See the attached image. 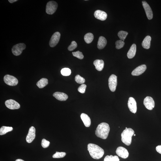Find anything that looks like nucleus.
Segmentation results:
<instances>
[{"label": "nucleus", "instance_id": "obj_1", "mask_svg": "<svg viewBox=\"0 0 161 161\" xmlns=\"http://www.w3.org/2000/svg\"><path fill=\"white\" fill-rule=\"evenodd\" d=\"M87 149L90 155L94 159H100L104 154L103 149L94 144L89 143L87 145Z\"/></svg>", "mask_w": 161, "mask_h": 161}, {"label": "nucleus", "instance_id": "obj_2", "mask_svg": "<svg viewBox=\"0 0 161 161\" xmlns=\"http://www.w3.org/2000/svg\"><path fill=\"white\" fill-rule=\"evenodd\" d=\"M110 127L108 124L103 122L99 124L95 131L97 136L101 138L106 139L108 136Z\"/></svg>", "mask_w": 161, "mask_h": 161}, {"label": "nucleus", "instance_id": "obj_3", "mask_svg": "<svg viewBox=\"0 0 161 161\" xmlns=\"http://www.w3.org/2000/svg\"><path fill=\"white\" fill-rule=\"evenodd\" d=\"M134 133V131L132 128L125 129L121 134L122 142L126 145L130 146L132 142V137Z\"/></svg>", "mask_w": 161, "mask_h": 161}, {"label": "nucleus", "instance_id": "obj_4", "mask_svg": "<svg viewBox=\"0 0 161 161\" xmlns=\"http://www.w3.org/2000/svg\"><path fill=\"white\" fill-rule=\"evenodd\" d=\"M58 6V4L56 2L53 1L49 2L46 6V13L48 14H53L56 11Z\"/></svg>", "mask_w": 161, "mask_h": 161}, {"label": "nucleus", "instance_id": "obj_5", "mask_svg": "<svg viewBox=\"0 0 161 161\" xmlns=\"http://www.w3.org/2000/svg\"><path fill=\"white\" fill-rule=\"evenodd\" d=\"M26 46L23 43H20L14 45L12 48V52L15 55H20L22 53L23 51L25 50Z\"/></svg>", "mask_w": 161, "mask_h": 161}, {"label": "nucleus", "instance_id": "obj_6", "mask_svg": "<svg viewBox=\"0 0 161 161\" xmlns=\"http://www.w3.org/2000/svg\"><path fill=\"white\" fill-rule=\"evenodd\" d=\"M4 80L6 84L10 86H16L18 83V79L16 77L9 75H5Z\"/></svg>", "mask_w": 161, "mask_h": 161}, {"label": "nucleus", "instance_id": "obj_7", "mask_svg": "<svg viewBox=\"0 0 161 161\" xmlns=\"http://www.w3.org/2000/svg\"><path fill=\"white\" fill-rule=\"evenodd\" d=\"M108 82L109 89L111 91L115 92L117 84V76L115 75H112L109 77Z\"/></svg>", "mask_w": 161, "mask_h": 161}, {"label": "nucleus", "instance_id": "obj_8", "mask_svg": "<svg viewBox=\"0 0 161 161\" xmlns=\"http://www.w3.org/2000/svg\"><path fill=\"white\" fill-rule=\"evenodd\" d=\"M60 36L61 34L59 32H55L53 34L51 38L49 43V46L52 48L56 46L59 42Z\"/></svg>", "mask_w": 161, "mask_h": 161}, {"label": "nucleus", "instance_id": "obj_9", "mask_svg": "<svg viewBox=\"0 0 161 161\" xmlns=\"http://www.w3.org/2000/svg\"><path fill=\"white\" fill-rule=\"evenodd\" d=\"M143 104L146 108L149 110H152L155 106V103L153 98L150 96H147L145 98Z\"/></svg>", "mask_w": 161, "mask_h": 161}, {"label": "nucleus", "instance_id": "obj_10", "mask_svg": "<svg viewBox=\"0 0 161 161\" xmlns=\"http://www.w3.org/2000/svg\"><path fill=\"white\" fill-rule=\"evenodd\" d=\"M5 104L8 108L11 109H18L20 108V105L19 103L13 99L6 101Z\"/></svg>", "mask_w": 161, "mask_h": 161}, {"label": "nucleus", "instance_id": "obj_11", "mask_svg": "<svg viewBox=\"0 0 161 161\" xmlns=\"http://www.w3.org/2000/svg\"><path fill=\"white\" fill-rule=\"evenodd\" d=\"M128 108L132 113H136L137 110V103L134 98L130 97L129 99L128 103Z\"/></svg>", "mask_w": 161, "mask_h": 161}, {"label": "nucleus", "instance_id": "obj_12", "mask_svg": "<svg viewBox=\"0 0 161 161\" xmlns=\"http://www.w3.org/2000/svg\"><path fill=\"white\" fill-rule=\"evenodd\" d=\"M116 152L120 157L124 159L127 158L129 156L128 150L125 148L123 147H118L116 151Z\"/></svg>", "mask_w": 161, "mask_h": 161}, {"label": "nucleus", "instance_id": "obj_13", "mask_svg": "<svg viewBox=\"0 0 161 161\" xmlns=\"http://www.w3.org/2000/svg\"><path fill=\"white\" fill-rule=\"evenodd\" d=\"M142 3L148 19L149 20H151L153 18V14L151 8L146 2L142 1Z\"/></svg>", "mask_w": 161, "mask_h": 161}, {"label": "nucleus", "instance_id": "obj_14", "mask_svg": "<svg viewBox=\"0 0 161 161\" xmlns=\"http://www.w3.org/2000/svg\"><path fill=\"white\" fill-rule=\"evenodd\" d=\"M36 130L35 127L32 126L30 128L28 134L26 138V141L27 143H31L35 139L36 135Z\"/></svg>", "mask_w": 161, "mask_h": 161}, {"label": "nucleus", "instance_id": "obj_15", "mask_svg": "<svg viewBox=\"0 0 161 161\" xmlns=\"http://www.w3.org/2000/svg\"><path fill=\"white\" fill-rule=\"evenodd\" d=\"M147 69V66L143 64L138 66L133 71L132 75L134 76H138L144 72Z\"/></svg>", "mask_w": 161, "mask_h": 161}, {"label": "nucleus", "instance_id": "obj_16", "mask_svg": "<svg viewBox=\"0 0 161 161\" xmlns=\"http://www.w3.org/2000/svg\"><path fill=\"white\" fill-rule=\"evenodd\" d=\"M94 16L96 19L102 21L106 20L107 18L106 13L100 10H96L94 12Z\"/></svg>", "mask_w": 161, "mask_h": 161}, {"label": "nucleus", "instance_id": "obj_17", "mask_svg": "<svg viewBox=\"0 0 161 161\" xmlns=\"http://www.w3.org/2000/svg\"><path fill=\"white\" fill-rule=\"evenodd\" d=\"M53 96L58 100L61 101H65L68 98V96L66 94L60 92H55Z\"/></svg>", "mask_w": 161, "mask_h": 161}, {"label": "nucleus", "instance_id": "obj_18", "mask_svg": "<svg viewBox=\"0 0 161 161\" xmlns=\"http://www.w3.org/2000/svg\"><path fill=\"white\" fill-rule=\"evenodd\" d=\"M81 118L86 127H89L91 126V120L88 116L86 114L82 113L81 114Z\"/></svg>", "mask_w": 161, "mask_h": 161}, {"label": "nucleus", "instance_id": "obj_19", "mask_svg": "<svg viewBox=\"0 0 161 161\" xmlns=\"http://www.w3.org/2000/svg\"><path fill=\"white\" fill-rule=\"evenodd\" d=\"M93 64L95 66L96 69L98 71H101L104 68V63L102 60H95L93 62Z\"/></svg>", "mask_w": 161, "mask_h": 161}, {"label": "nucleus", "instance_id": "obj_20", "mask_svg": "<svg viewBox=\"0 0 161 161\" xmlns=\"http://www.w3.org/2000/svg\"><path fill=\"white\" fill-rule=\"evenodd\" d=\"M136 45L135 44H133L127 54V57L128 58L131 59L134 58L136 55Z\"/></svg>", "mask_w": 161, "mask_h": 161}, {"label": "nucleus", "instance_id": "obj_21", "mask_svg": "<svg viewBox=\"0 0 161 161\" xmlns=\"http://www.w3.org/2000/svg\"><path fill=\"white\" fill-rule=\"evenodd\" d=\"M107 44V41L106 38L103 36H101L99 38L97 47L98 49H103L106 46Z\"/></svg>", "mask_w": 161, "mask_h": 161}, {"label": "nucleus", "instance_id": "obj_22", "mask_svg": "<svg viewBox=\"0 0 161 161\" xmlns=\"http://www.w3.org/2000/svg\"><path fill=\"white\" fill-rule=\"evenodd\" d=\"M151 40V38L150 36H146L142 44V45L144 48L147 49H148L150 48Z\"/></svg>", "mask_w": 161, "mask_h": 161}, {"label": "nucleus", "instance_id": "obj_23", "mask_svg": "<svg viewBox=\"0 0 161 161\" xmlns=\"http://www.w3.org/2000/svg\"><path fill=\"white\" fill-rule=\"evenodd\" d=\"M48 79L45 78H43L41 79L36 83V85L40 88H42L48 84Z\"/></svg>", "mask_w": 161, "mask_h": 161}, {"label": "nucleus", "instance_id": "obj_24", "mask_svg": "<svg viewBox=\"0 0 161 161\" xmlns=\"http://www.w3.org/2000/svg\"><path fill=\"white\" fill-rule=\"evenodd\" d=\"M94 39V36L91 33H88L86 34L84 36V40L85 42L87 44L91 43Z\"/></svg>", "mask_w": 161, "mask_h": 161}, {"label": "nucleus", "instance_id": "obj_25", "mask_svg": "<svg viewBox=\"0 0 161 161\" xmlns=\"http://www.w3.org/2000/svg\"><path fill=\"white\" fill-rule=\"evenodd\" d=\"M13 130L12 127L8 126H3L0 129V135H5L7 132L11 131Z\"/></svg>", "mask_w": 161, "mask_h": 161}, {"label": "nucleus", "instance_id": "obj_26", "mask_svg": "<svg viewBox=\"0 0 161 161\" xmlns=\"http://www.w3.org/2000/svg\"><path fill=\"white\" fill-rule=\"evenodd\" d=\"M104 161H119V159L117 156H107L105 157Z\"/></svg>", "mask_w": 161, "mask_h": 161}, {"label": "nucleus", "instance_id": "obj_27", "mask_svg": "<svg viewBox=\"0 0 161 161\" xmlns=\"http://www.w3.org/2000/svg\"><path fill=\"white\" fill-rule=\"evenodd\" d=\"M128 34V32H127L121 31L118 33V35L121 40L124 41L126 38V36Z\"/></svg>", "mask_w": 161, "mask_h": 161}, {"label": "nucleus", "instance_id": "obj_28", "mask_svg": "<svg viewBox=\"0 0 161 161\" xmlns=\"http://www.w3.org/2000/svg\"><path fill=\"white\" fill-rule=\"evenodd\" d=\"M61 74L64 76H67L70 75L71 74V70L69 68H64L62 69L61 70Z\"/></svg>", "mask_w": 161, "mask_h": 161}, {"label": "nucleus", "instance_id": "obj_29", "mask_svg": "<svg viewBox=\"0 0 161 161\" xmlns=\"http://www.w3.org/2000/svg\"><path fill=\"white\" fill-rule=\"evenodd\" d=\"M75 80L77 83L79 84H83L85 81V79L79 75H77L75 77Z\"/></svg>", "mask_w": 161, "mask_h": 161}, {"label": "nucleus", "instance_id": "obj_30", "mask_svg": "<svg viewBox=\"0 0 161 161\" xmlns=\"http://www.w3.org/2000/svg\"><path fill=\"white\" fill-rule=\"evenodd\" d=\"M66 153L65 152H57L56 153L53 154V158H63L66 155Z\"/></svg>", "mask_w": 161, "mask_h": 161}, {"label": "nucleus", "instance_id": "obj_31", "mask_svg": "<svg viewBox=\"0 0 161 161\" xmlns=\"http://www.w3.org/2000/svg\"><path fill=\"white\" fill-rule=\"evenodd\" d=\"M124 44L125 43L123 41L121 40H117L115 42L116 48L118 49L121 48L124 46Z\"/></svg>", "mask_w": 161, "mask_h": 161}, {"label": "nucleus", "instance_id": "obj_32", "mask_svg": "<svg viewBox=\"0 0 161 161\" xmlns=\"http://www.w3.org/2000/svg\"><path fill=\"white\" fill-rule=\"evenodd\" d=\"M72 54L74 56L78 58L79 59H82L84 58L82 53L79 51H77L75 52H73Z\"/></svg>", "mask_w": 161, "mask_h": 161}, {"label": "nucleus", "instance_id": "obj_33", "mask_svg": "<svg viewBox=\"0 0 161 161\" xmlns=\"http://www.w3.org/2000/svg\"><path fill=\"white\" fill-rule=\"evenodd\" d=\"M77 47V44L76 42L75 41H73L71 42L70 46H68V50L70 51H73L76 49Z\"/></svg>", "mask_w": 161, "mask_h": 161}, {"label": "nucleus", "instance_id": "obj_34", "mask_svg": "<svg viewBox=\"0 0 161 161\" xmlns=\"http://www.w3.org/2000/svg\"><path fill=\"white\" fill-rule=\"evenodd\" d=\"M50 144V142L47 141L46 139H43L42 140L41 145L43 148H46L48 147Z\"/></svg>", "mask_w": 161, "mask_h": 161}, {"label": "nucleus", "instance_id": "obj_35", "mask_svg": "<svg viewBox=\"0 0 161 161\" xmlns=\"http://www.w3.org/2000/svg\"><path fill=\"white\" fill-rule=\"evenodd\" d=\"M87 86L85 84H83L79 86L78 88V91L81 93H84L85 92Z\"/></svg>", "mask_w": 161, "mask_h": 161}, {"label": "nucleus", "instance_id": "obj_36", "mask_svg": "<svg viewBox=\"0 0 161 161\" xmlns=\"http://www.w3.org/2000/svg\"><path fill=\"white\" fill-rule=\"evenodd\" d=\"M156 151L159 153L161 154V145H158L156 148Z\"/></svg>", "mask_w": 161, "mask_h": 161}, {"label": "nucleus", "instance_id": "obj_37", "mask_svg": "<svg viewBox=\"0 0 161 161\" xmlns=\"http://www.w3.org/2000/svg\"><path fill=\"white\" fill-rule=\"evenodd\" d=\"M18 1V0H9L8 1H9V3H14V2H16Z\"/></svg>", "mask_w": 161, "mask_h": 161}, {"label": "nucleus", "instance_id": "obj_38", "mask_svg": "<svg viewBox=\"0 0 161 161\" xmlns=\"http://www.w3.org/2000/svg\"><path fill=\"white\" fill-rule=\"evenodd\" d=\"M15 161H25L21 159H18L16 160Z\"/></svg>", "mask_w": 161, "mask_h": 161}, {"label": "nucleus", "instance_id": "obj_39", "mask_svg": "<svg viewBox=\"0 0 161 161\" xmlns=\"http://www.w3.org/2000/svg\"><path fill=\"white\" fill-rule=\"evenodd\" d=\"M134 136H136V135H135V134H134Z\"/></svg>", "mask_w": 161, "mask_h": 161}, {"label": "nucleus", "instance_id": "obj_40", "mask_svg": "<svg viewBox=\"0 0 161 161\" xmlns=\"http://www.w3.org/2000/svg\"><path fill=\"white\" fill-rule=\"evenodd\" d=\"M127 129V127H126V129Z\"/></svg>", "mask_w": 161, "mask_h": 161}]
</instances>
